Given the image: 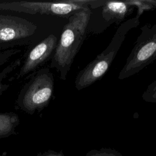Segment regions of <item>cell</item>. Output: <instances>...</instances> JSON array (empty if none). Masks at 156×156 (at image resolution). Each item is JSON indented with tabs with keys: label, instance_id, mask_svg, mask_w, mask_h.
I'll return each mask as SVG.
<instances>
[{
	"label": "cell",
	"instance_id": "3957f363",
	"mask_svg": "<svg viewBox=\"0 0 156 156\" xmlns=\"http://www.w3.org/2000/svg\"><path fill=\"white\" fill-rule=\"evenodd\" d=\"M19 91L15 108L29 115L40 112L50 103L54 94V79L49 68H41L30 75Z\"/></svg>",
	"mask_w": 156,
	"mask_h": 156
},
{
	"label": "cell",
	"instance_id": "277c9868",
	"mask_svg": "<svg viewBox=\"0 0 156 156\" xmlns=\"http://www.w3.org/2000/svg\"><path fill=\"white\" fill-rule=\"evenodd\" d=\"M105 0H65L58 2L12 1L0 2V10L12 11L30 15L39 13L68 18L87 7H102Z\"/></svg>",
	"mask_w": 156,
	"mask_h": 156
},
{
	"label": "cell",
	"instance_id": "ba28073f",
	"mask_svg": "<svg viewBox=\"0 0 156 156\" xmlns=\"http://www.w3.org/2000/svg\"><path fill=\"white\" fill-rule=\"evenodd\" d=\"M133 10L132 6L124 1H106L102 7V16L103 19L110 24L115 22L119 24Z\"/></svg>",
	"mask_w": 156,
	"mask_h": 156
},
{
	"label": "cell",
	"instance_id": "52a82bcc",
	"mask_svg": "<svg viewBox=\"0 0 156 156\" xmlns=\"http://www.w3.org/2000/svg\"><path fill=\"white\" fill-rule=\"evenodd\" d=\"M57 38L50 34L40 41L27 54L24 61L15 76L10 77V81L20 80L37 71L49 60H51L57 44Z\"/></svg>",
	"mask_w": 156,
	"mask_h": 156
},
{
	"label": "cell",
	"instance_id": "7c38bea8",
	"mask_svg": "<svg viewBox=\"0 0 156 156\" xmlns=\"http://www.w3.org/2000/svg\"><path fill=\"white\" fill-rule=\"evenodd\" d=\"M142 98L147 102L156 104V79L147 86L142 94Z\"/></svg>",
	"mask_w": 156,
	"mask_h": 156
},
{
	"label": "cell",
	"instance_id": "7a4b0ae2",
	"mask_svg": "<svg viewBox=\"0 0 156 156\" xmlns=\"http://www.w3.org/2000/svg\"><path fill=\"white\" fill-rule=\"evenodd\" d=\"M139 24V19L134 17L120 24L106 49L77 74L75 79V87L77 90L85 88L102 78L115 59L127 33Z\"/></svg>",
	"mask_w": 156,
	"mask_h": 156
},
{
	"label": "cell",
	"instance_id": "30bf717a",
	"mask_svg": "<svg viewBox=\"0 0 156 156\" xmlns=\"http://www.w3.org/2000/svg\"><path fill=\"white\" fill-rule=\"evenodd\" d=\"M21 64V58H18L7 65L1 70V71H0V96L2 95V93L10 87L9 84L3 82L4 80L13 71L18 68Z\"/></svg>",
	"mask_w": 156,
	"mask_h": 156
},
{
	"label": "cell",
	"instance_id": "4fadbf2b",
	"mask_svg": "<svg viewBox=\"0 0 156 156\" xmlns=\"http://www.w3.org/2000/svg\"><path fill=\"white\" fill-rule=\"evenodd\" d=\"M21 51L17 49H7L0 52V66L4 65L13 55L20 52Z\"/></svg>",
	"mask_w": 156,
	"mask_h": 156
},
{
	"label": "cell",
	"instance_id": "9c48e42d",
	"mask_svg": "<svg viewBox=\"0 0 156 156\" xmlns=\"http://www.w3.org/2000/svg\"><path fill=\"white\" fill-rule=\"evenodd\" d=\"M20 123L19 116L12 112H0V139L16 135Z\"/></svg>",
	"mask_w": 156,
	"mask_h": 156
},
{
	"label": "cell",
	"instance_id": "2e32d148",
	"mask_svg": "<svg viewBox=\"0 0 156 156\" xmlns=\"http://www.w3.org/2000/svg\"><path fill=\"white\" fill-rule=\"evenodd\" d=\"M7 151H3L2 152L0 153V156H7Z\"/></svg>",
	"mask_w": 156,
	"mask_h": 156
},
{
	"label": "cell",
	"instance_id": "8992f818",
	"mask_svg": "<svg viewBox=\"0 0 156 156\" xmlns=\"http://www.w3.org/2000/svg\"><path fill=\"white\" fill-rule=\"evenodd\" d=\"M37 29L35 24L26 19L0 14V49L26 44Z\"/></svg>",
	"mask_w": 156,
	"mask_h": 156
},
{
	"label": "cell",
	"instance_id": "6da1fadb",
	"mask_svg": "<svg viewBox=\"0 0 156 156\" xmlns=\"http://www.w3.org/2000/svg\"><path fill=\"white\" fill-rule=\"evenodd\" d=\"M91 10L87 7L70 17L64 26L51 60L50 68H54L62 80L66 79L74 58L80 49L87 34Z\"/></svg>",
	"mask_w": 156,
	"mask_h": 156
},
{
	"label": "cell",
	"instance_id": "5bb4252c",
	"mask_svg": "<svg viewBox=\"0 0 156 156\" xmlns=\"http://www.w3.org/2000/svg\"><path fill=\"white\" fill-rule=\"evenodd\" d=\"M37 156H64V155L62 152L49 150L43 152H39L37 154Z\"/></svg>",
	"mask_w": 156,
	"mask_h": 156
},
{
	"label": "cell",
	"instance_id": "9a60e30c",
	"mask_svg": "<svg viewBox=\"0 0 156 156\" xmlns=\"http://www.w3.org/2000/svg\"><path fill=\"white\" fill-rule=\"evenodd\" d=\"M89 156H116L114 154H108V153H96V154H92L90 155Z\"/></svg>",
	"mask_w": 156,
	"mask_h": 156
},
{
	"label": "cell",
	"instance_id": "8fae6325",
	"mask_svg": "<svg viewBox=\"0 0 156 156\" xmlns=\"http://www.w3.org/2000/svg\"><path fill=\"white\" fill-rule=\"evenodd\" d=\"M125 1L130 5L132 7L135 6L137 8V13L135 17L138 19L140 18L144 12L155 9L151 3L150 0H126Z\"/></svg>",
	"mask_w": 156,
	"mask_h": 156
},
{
	"label": "cell",
	"instance_id": "5b68a950",
	"mask_svg": "<svg viewBox=\"0 0 156 156\" xmlns=\"http://www.w3.org/2000/svg\"><path fill=\"white\" fill-rule=\"evenodd\" d=\"M140 30L141 33L119 72V80L138 73L156 60V24H146Z\"/></svg>",
	"mask_w": 156,
	"mask_h": 156
}]
</instances>
